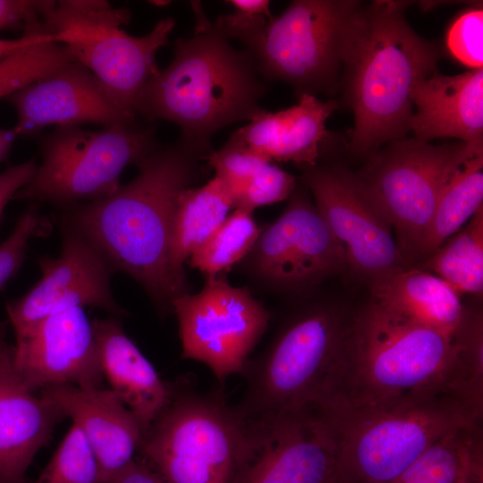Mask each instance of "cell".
<instances>
[{
    "label": "cell",
    "instance_id": "f35d334b",
    "mask_svg": "<svg viewBox=\"0 0 483 483\" xmlns=\"http://www.w3.org/2000/svg\"><path fill=\"white\" fill-rule=\"evenodd\" d=\"M108 483H167L162 476L135 460L117 472Z\"/></svg>",
    "mask_w": 483,
    "mask_h": 483
},
{
    "label": "cell",
    "instance_id": "9a60e30c",
    "mask_svg": "<svg viewBox=\"0 0 483 483\" xmlns=\"http://www.w3.org/2000/svg\"><path fill=\"white\" fill-rule=\"evenodd\" d=\"M303 186L335 238L343 246L347 269L368 284L407 267L394 230L359 183L355 174L318 163L303 169Z\"/></svg>",
    "mask_w": 483,
    "mask_h": 483
},
{
    "label": "cell",
    "instance_id": "7c38bea8",
    "mask_svg": "<svg viewBox=\"0 0 483 483\" xmlns=\"http://www.w3.org/2000/svg\"><path fill=\"white\" fill-rule=\"evenodd\" d=\"M178 319L182 358L207 365L219 383L242 372L268 326L269 311L245 287L223 275L206 277L197 293L171 302Z\"/></svg>",
    "mask_w": 483,
    "mask_h": 483
},
{
    "label": "cell",
    "instance_id": "30bf717a",
    "mask_svg": "<svg viewBox=\"0 0 483 483\" xmlns=\"http://www.w3.org/2000/svg\"><path fill=\"white\" fill-rule=\"evenodd\" d=\"M246 428L220 396L174 388L139 449L167 483H232Z\"/></svg>",
    "mask_w": 483,
    "mask_h": 483
},
{
    "label": "cell",
    "instance_id": "2e32d148",
    "mask_svg": "<svg viewBox=\"0 0 483 483\" xmlns=\"http://www.w3.org/2000/svg\"><path fill=\"white\" fill-rule=\"evenodd\" d=\"M62 229L58 257L39 258L40 280L6 306L15 340L43 318L72 308L96 307L116 318L126 314L111 292L112 266L80 234L64 224Z\"/></svg>",
    "mask_w": 483,
    "mask_h": 483
},
{
    "label": "cell",
    "instance_id": "e0dca14e",
    "mask_svg": "<svg viewBox=\"0 0 483 483\" xmlns=\"http://www.w3.org/2000/svg\"><path fill=\"white\" fill-rule=\"evenodd\" d=\"M14 368L30 391L56 385L104 387L91 320L84 308L50 315L13 345Z\"/></svg>",
    "mask_w": 483,
    "mask_h": 483
},
{
    "label": "cell",
    "instance_id": "d4e9b609",
    "mask_svg": "<svg viewBox=\"0 0 483 483\" xmlns=\"http://www.w3.org/2000/svg\"><path fill=\"white\" fill-rule=\"evenodd\" d=\"M207 165L230 196L233 208L253 212L291 197L295 177L275 163L251 152L231 136L206 157Z\"/></svg>",
    "mask_w": 483,
    "mask_h": 483
},
{
    "label": "cell",
    "instance_id": "ac0fdd59",
    "mask_svg": "<svg viewBox=\"0 0 483 483\" xmlns=\"http://www.w3.org/2000/svg\"><path fill=\"white\" fill-rule=\"evenodd\" d=\"M17 114L18 136L34 135L49 125L132 123L111 100L95 76L72 60L6 97Z\"/></svg>",
    "mask_w": 483,
    "mask_h": 483
},
{
    "label": "cell",
    "instance_id": "83f0119b",
    "mask_svg": "<svg viewBox=\"0 0 483 483\" xmlns=\"http://www.w3.org/2000/svg\"><path fill=\"white\" fill-rule=\"evenodd\" d=\"M439 276L460 295L483 292V207L437 250L416 266Z\"/></svg>",
    "mask_w": 483,
    "mask_h": 483
},
{
    "label": "cell",
    "instance_id": "ffe728a7",
    "mask_svg": "<svg viewBox=\"0 0 483 483\" xmlns=\"http://www.w3.org/2000/svg\"><path fill=\"white\" fill-rule=\"evenodd\" d=\"M82 431L104 483L132 462L142 438L133 413L109 388L56 385L41 389Z\"/></svg>",
    "mask_w": 483,
    "mask_h": 483
},
{
    "label": "cell",
    "instance_id": "1f68e13d",
    "mask_svg": "<svg viewBox=\"0 0 483 483\" xmlns=\"http://www.w3.org/2000/svg\"><path fill=\"white\" fill-rule=\"evenodd\" d=\"M74 60L66 47L46 41L0 61V98L48 75Z\"/></svg>",
    "mask_w": 483,
    "mask_h": 483
},
{
    "label": "cell",
    "instance_id": "277c9868",
    "mask_svg": "<svg viewBox=\"0 0 483 483\" xmlns=\"http://www.w3.org/2000/svg\"><path fill=\"white\" fill-rule=\"evenodd\" d=\"M457 368L453 337L371 299L351 315L339 387L325 409L421 393L455 395Z\"/></svg>",
    "mask_w": 483,
    "mask_h": 483
},
{
    "label": "cell",
    "instance_id": "7bdbcfd3",
    "mask_svg": "<svg viewBox=\"0 0 483 483\" xmlns=\"http://www.w3.org/2000/svg\"><path fill=\"white\" fill-rule=\"evenodd\" d=\"M0 483H5V482H4L3 480L0 479Z\"/></svg>",
    "mask_w": 483,
    "mask_h": 483
},
{
    "label": "cell",
    "instance_id": "cb8c5ba5",
    "mask_svg": "<svg viewBox=\"0 0 483 483\" xmlns=\"http://www.w3.org/2000/svg\"><path fill=\"white\" fill-rule=\"evenodd\" d=\"M371 299L396 313L446 336L461 326L466 307L445 280L416 267H407L369 284Z\"/></svg>",
    "mask_w": 483,
    "mask_h": 483
},
{
    "label": "cell",
    "instance_id": "ab89813d",
    "mask_svg": "<svg viewBox=\"0 0 483 483\" xmlns=\"http://www.w3.org/2000/svg\"><path fill=\"white\" fill-rule=\"evenodd\" d=\"M46 41L53 39L41 30H27L15 39L0 38V61L23 48Z\"/></svg>",
    "mask_w": 483,
    "mask_h": 483
},
{
    "label": "cell",
    "instance_id": "f546056e",
    "mask_svg": "<svg viewBox=\"0 0 483 483\" xmlns=\"http://www.w3.org/2000/svg\"><path fill=\"white\" fill-rule=\"evenodd\" d=\"M457 349L455 393L471 415L483 413V318L479 309L466 308L464 318L453 336Z\"/></svg>",
    "mask_w": 483,
    "mask_h": 483
},
{
    "label": "cell",
    "instance_id": "484cf974",
    "mask_svg": "<svg viewBox=\"0 0 483 483\" xmlns=\"http://www.w3.org/2000/svg\"><path fill=\"white\" fill-rule=\"evenodd\" d=\"M233 208L230 196L216 176L181 193L173 220L169 261L173 276L184 293L189 292L184 264Z\"/></svg>",
    "mask_w": 483,
    "mask_h": 483
},
{
    "label": "cell",
    "instance_id": "d6986e66",
    "mask_svg": "<svg viewBox=\"0 0 483 483\" xmlns=\"http://www.w3.org/2000/svg\"><path fill=\"white\" fill-rule=\"evenodd\" d=\"M64 414L48 398L37 396L21 381L13 345L0 326V479L23 483L37 453L51 439Z\"/></svg>",
    "mask_w": 483,
    "mask_h": 483
},
{
    "label": "cell",
    "instance_id": "b9f144b4",
    "mask_svg": "<svg viewBox=\"0 0 483 483\" xmlns=\"http://www.w3.org/2000/svg\"><path fill=\"white\" fill-rule=\"evenodd\" d=\"M17 135L13 129L0 130V162L6 159Z\"/></svg>",
    "mask_w": 483,
    "mask_h": 483
},
{
    "label": "cell",
    "instance_id": "4fadbf2b",
    "mask_svg": "<svg viewBox=\"0 0 483 483\" xmlns=\"http://www.w3.org/2000/svg\"><path fill=\"white\" fill-rule=\"evenodd\" d=\"M246 267L260 284L300 293L347 269L345 252L304 189L296 187L280 216L261 227Z\"/></svg>",
    "mask_w": 483,
    "mask_h": 483
},
{
    "label": "cell",
    "instance_id": "74e56055",
    "mask_svg": "<svg viewBox=\"0 0 483 483\" xmlns=\"http://www.w3.org/2000/svg\"><path fill=\"white\" fill-rule=\"evenodd\" d=\"M463 483H483V444L479 425L475 426L470 435Z\"/></svg>",
    "mask_w": 483,
    "mask_h": 483
},
{
    "label": "cell",
    "instance_id": "4316f807",
    "mask_svg": "<svg viewBox=\"0 0 483 483\" xmlns=\"http://www.w3.org/2000/svg\"><path fill=\"white\" fill-rule=\"evenodd\" d=\"M482 167L483 154L470 159L447 184L422 241L416 265L462 229L483 207Z\"/></svg>",
    "mask_w": 483,
    "mask_h": 483
},
{
    "label": "cell",
    "instance_id": "60d3db41",
    "mask_svg": "<svg viewBox=\"0 0 483 483\" xmlns=\"http://www.w3.org/2000/svg\"><path fill=\"white\" fill-rule=\"evenodd\" d=\"M226 3L233 6V11L263 16L267 19L273 17L268 0H229Z\"/></svg>",
    "mask_w": 483,
    "mask_h": 483
},
{
    "label": "cell",
    "instance_id": "9c48e42d",
    "mask_svg": "<svg viewBox=\"0 0 483 483\" xmlns=\"http://www.w3.org/2000/svg\"><path fill=\"white\" fill-rule=\"evenodd\" d=\"M482 154L483 149L462 141L433 145L402 138L371 154L355 174L369 199L390 222L408 267L417 264L444 190L470 159Z\"/></svg>",
    "mask_w": 483,
    "mask_h": 483
},
{
    "label": "cell",
    "instance_id": "f1b7e54d",
    "mask_svg": "<svg viewBox=\"0 0 483 483\" xmlns=\"http://www.w3.org/2000/svg\"><path fill=\"white\" fill-rule=\"evenodd\" d=\"M259 227L251 212L234 208L221 225L190 256L191 267L206 277L222 275L251 251Z\"/></svg>",
    "mask_w": 483,
    "mask_h": 483
},
{
    "label": "cell",
    "instance_id": "603a6c76",
    "mask_svg": "<svg viewBox=\"0 0 483 483\" xmlns=\"http://www.w3.org/2000/svg\"><path fill=\"white\" fill-rule=\"evenodd\" d=\"M91 323L104 378L144 434L169 404L174 387L159 377L116 317L94 318Z\"/></svg>",
    "mask_w": 483,
    "mask_h": 483
},
{
    "label": "cell",
    "instance_id": "d6a6232c",
    "mask_svg": "<svg viewBox=\"0 0 483 483\" xmlns=\"http://www.w3.org/2000/svg\"><path fill=\"white\" fill-rule=\"evenodd\" d=\"M35 483H104L97 459L76 424L72 423Z\"/></svg>",
    "mask_w": 483,
    "mask_h": 483
},
{
    "label": "cell",
    "instance_id": "d590c367",
    "mask_svg": "<svg viewBox=\"0 0 483 483\" xmlns=\"http://www.w3.org/2000/svg\"><path fill=\"white\" fill-rule=\"evenodd\" d=\"M54 1L0 0V30H22L41 19Z\"/></svg>",
    "mask_w": 483,
    "mask_h": 483
},
{
    "label": "cell",
    "instance_id": "8d00e7d4",
    "mask_svg": "<svg viewBox=\"0 0 483 483\" xmlns=\"http://www.w3.org/2000/svg\"><path fill=\"white\" fill-rule=\"evenodd\" d=\"M37 168L34 159L10 166L0 174V217L15 194L33 177Z\"/></svg>",
    "mask_w": 483,
    "mask_h": 483
},
{
    "label": "cell",
    "instance_id": "4dcf8cb0",
    "mask_svg": "<svg viewBox=\"0 0 483 483\" xmlns=\"http://www.w3.org/2000/svg\"><path fill=\"white\" fill-rule=\"evenodd\" d=\"M478 424L448 431L392 483H463L468 442Z\"/></svg>",
    "mask_w": 483,
    "mask_h": 483
},
{
    "label": "cell",
    "instance_id": "3957f363",
    "mask_svg": "<svg viewBox=\"0 0 483 483\" xmlns=\"http://www.w3.org/2000/svg\"><path fill=\"white\" fill-rule=\"evenodd\" d=\"M191 5L194 32L175 41L172 62L145 85L135 112L177 124L182 140L210 154L216 131L263 110L267 86L250 55L233 47L199 3Z\"/></svg>",
    "mask_w": 483,
    "mask_h": 483
},
{
    "label": "cell",
    "instance_id": "836d02e7",
    "mask_svg": "<svg viewBox=\"0 0 483 483\" xmlns=\"http://www.w3.org/2000/svg\"><path fill=\"white\" fill-rule=\"evenodd\" d=\"M450 53L462 64L473 69L483 66V11L472 9L461 14L446 36Z\"/></svg>",
    "mask_w": 483,
    "mask_h": 483
},
{
    "label": "cell",
    "instance_id": "7a4b0ae2",
    "mask_svg": "<svg viewBox=\"0 0 483 483\" xmlns=\"http://www.w3.org/2000/svg\"><path fill=\"white\" fill-rule=\"evenodd\" d=\"M407 1H375L358 7L348 30L342 65L354 114L351 150L376 152L410 131L411 92L436 71L437 45L408 24Z\"/></svg>",
    "mask_w": 483,
    "mask_h": 483
},
{
    "label": "cell",
    "instance_id": "e575fe53",
    "mask_svg": "<svg viewBox=\"0 0 483 483\" xmlns=\"http://www.w3.org/2000/svg\"><path fill=\"white\" fill-rule=\"evenodd\" d=\"M33 203L18 219L13 230L0 245V289L18 272L30 240L41 226L42 218Z\"/></svg>",
    "mask_w": 483,
    "mask_h": 483
},
{
    "label": "cell",
    "instance_id": "5bb4252c",
    "mask_svg": "<svg viewBox=\"0 0 483 483\" xmlns=\"http://www.w3.org/2000/svg\"><path fill=\"white\" fill-rule=\"evenodd\" d=\"M246 426L232 483H336L337 443L318 407L283 412Z\"/></svg>",
    "mask_w": 483,
    "mask_h": 483
},
{
    "label": "cell",
    "instance_id": "8fae6325",
    "mask_svg": "<svg viewBox=\"0 0 483 483\" xmlns=\"http://www.w3.org/2000/svg\"><path fill=\"white\" fill-rule=\"evenodd\" d=\"M152 128L134 122L89 131L57 127L42 145V162L13 199L55 204L92 202L114 192L123 169L156 148Z\"/></svg>",
    "mask_w": 483,
    "mask_h": 483
},
{
    "label": "cell",
    "instance_id": "5b68a950",
    "mask_svg": "<svg viewBox=\"0 0 483 483\" xmlns=\"http://www.w3.org/2000/svg\"><path fill=\"white\" fill-rule=\"evenodd\" d=\"M350 319L351 315L326 304L291 317L242 372L245 391L235 408L245 422L328 404L340 384Z\"/></svg>",
    "mask_w": 483,
    "mask_h": 483
},
{
    "label": "cell",
    "instance_id": "8992f818",
    "mask_svg": "<svg viewBox=\"0 0 483 483\" xmlns=\"http://www.w3.org/2000/svg\"><path fill=\"white\" fill-rule=\"evenodd\" d=\"M321 411L337 443L336 483H392L448 431L480 423L450 392Z\"/></svg>",
    "mask_w": 483,
    "mask_h": 483
},
{
    "label": "cell",
    "instance_id": "7402d4cb",
    "mask_svg": "<svg viewBox=\"0 0 483 483\" xmlns=\"http://www.w3.org/2000/svg\"><path fill=\"white\" fill-rule=\"evenodd\" d=\"M336 107L335 100L321 101L315 95L301 94L291 107L276 112L263 109L231 137L273 163L312 167L318 163L327 136L326 121Z\"/></svg>",
    "mask_w": 483,
    "mask_h": 483
},
{
    "label": "cell",
    "instance_id": "6da1fadb",
    "mask_svg": "<svg viewBox=\"0 0 483 483\" xmlns=\"http://www.w3.org/2000/svg\"><path fill=\"white\" fill-rule=\"evenodd\" d=\"M208 153L181 137L157 147L136 177L107 197L73 209L64 224L90 242L114 269L136 280L162 313L185 294L170 268L174 216L181 193L201 175Z\"/></svg>",
    "mask_w": 483,
    "mask_h": 483
},
{
    "label": "cell",
    "instance_id": "ba28073f",
    "mask_svg": "<svg viewBox=\"0 0 483 483\" xmlns=\"http://www.w3.org/2000/svg\"><path fill=\"white\" fill-rule=\"evenodd\" d=\"M360 2L296 0L277 17L230 30L267 81L290 84L301 96L327 89L335 80L352 18Z\"/></svg>",
    "mask_w": 483,
    "mask_h": 483
},
{
    "label": "cell",
    "instance_id": "44dd1931",
    "mask_svg": "<svg viewBox=\"0 0 483 483\" xmlns=\"http://www.w3.org/2000/svg\"><path fill=\"white\" fill-rule=\"evenodd\" d=\"M411 101L416 139L454 138L483 149L482 68L451 76L436 71L417 82Z\"/></svg>",
    "mask_w": 483,
    "mask_h": 483
},
{
    "label": "cell",
    "instance_id": "52a82bcc",
    "mask_svg": "<svg viewBox=\"0 0 483 483\" xmlns=\"http://www.w3.org/2000/svg\"><path fill=\"white\" fill-rule=\"evenodd\" d=\"M130 19L129 10L103 0L54 1L41 16V28L54 42L66 47L114 104L135 120L137 99L159 71L156 56L167 44L174 20L163 18L148 33L134 37L122 29Z\"/></svg>",
    "mask_w": 483,
    "mask_h": 483
}]
</instances>
